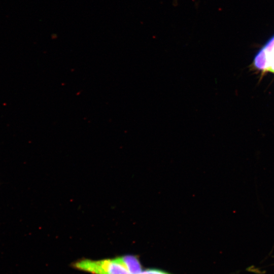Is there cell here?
Wrapping results in <instances>:
<instances>
[{
    "mask_svg": "<svg viewBox=\"0 0 274 274\" xmlns=\"http://www.w3.org/2000/svg\"><path fill=\"white\" fill-rule=\"evenodd\" d=\"M138 274H172L164 270L154 268H148L142 270Z\"/></svg>",
    "mask_w": 274,
    "mask_h": 274,
    "instance_id": "4",
    "label": "cell"
},
{
    "mask_svg": "<svg viewBox=\"0 0 274 274\" xmlns=\"http://www.w3.org/2000/svg\"><path fill=\"white\" fill-rule=\"evenodd\" d=\"M254 64L259 70L274 73V36L256 54Z\"/></svg>",
    "mask_w": 274,
    "mask_h": 274,
    "instance_id": "2",
    "label": "cell"
},
{
    "mask_svg": "<svg viewBox=\"0 0 274 274\" xmlns=\"http://www.w3.org/2000/svg\"><path fill=\"white\" fill-rule=\"evenodd\" d=\"M76 269L92 274H131L122 264L113 259H83L75 262Z\"/></svg>",
    "mask_w": 274,
    "mask_h": 274,
    "instance_id": "1",
    "label": "cell"
},
{
    "mask_svg": "<svg viewBox=\"0 0 274 274\" xmlns=\"http://www.w3.org/2000/svg\"><path fill=\"white\" fill-rule=\"evenodd\" d=\"M114 259L122 264L131 274H138L142 270L139 257L133 255H125L116 257Z\"/></svg>",
    "mask_w": 274,
    "mask_h": 274,
    "instance_id": "3",
    "label": "cell"
}]
</instances>
